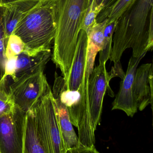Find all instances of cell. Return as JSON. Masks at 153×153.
I'll return each mask as SVG.
<instances>
[{"mask_svg": "<svg viewBox=\"0 0 153 153\" xmlns=\"http://www.w3.org/2000/svg\"><path fill=\"white\" fill-rule=\"evenodd\" d=\"M153 1L137 0L117 21L109 59L114 64L120 62L128 48H132L134 58L146 55L152 50Z\"/></svg>", "mask_w": 153, "mask_h": 153, "instance_id": "cell-1", "label": "cell"}, {"mask_svg": "<svg viewBox=\"0 0 153 153\" xmlns=\"http://www.w3.org/2000/svg\"><path fill=\"white\" fill-rule=\"evenodd\" d=\"M92 0H56V30L52 59L66 81L69 77L78 36Z\"/></svg>", "mask_w": 153, "mask_h": 153, "instance_id": "cell-2", "label": "cell"}, {"mask_svg": "<svg viewBox=\"0 0 153 153\" xmlns=\"http://www.w3.org/2000/svg\"><path fill=\"white\" fill-rule=\"evenodd\" d=\"M56 30V0H42L24 14L13 34L25 44L23 53L34 55L51 50Z\"/></svg>", "mask_w": 153, "mask_h": 153, "instance_id": "cell-3", "label": "cell"}, {"mask_svg": "<svg viewBox=\"0 0 153 153\" xmlns=\"http://www.w3.org/2000/svg\"><path fill=\"white\" fill-rule=\"evenodd\" d=\"M44 70L19 76L9 87V94L15 106L23 112L33 109L51 89Z\"/></svg>", "mask_w": 153, "mask_h": 153, "instance_id": "cell-4", "label": "cell"}, {"mask_svg": "<svg viewBox=\"0 0 153 153\" xmlns=\"http://www.w3.org/2000/svg\"><path fill=\"white\" fill-rule=\"evenodd\" d=\"M25 112L14 111L0 117V153H22Z\"/></svg>", "mask_w": 153, "mask_h": 153, "instance_id": "cell-5", "label": "cell"}, {"mask_svg": "<svg viewBox=\"0 0 153 153\" xmlns=\"http://www.w3.org/2000/svg\"><path fill=\"white\" fill-rule=\"evenodd\" d=\"M106 63H99L93 69L88 84L89 104L93 129L95 132L100 122L105 94L110 88V79Z\"/></svg>", "mask_w": 153, "mask_h": 153, "instance_id": "cell-6", "label": "cell"}, {"mask_svg": "<svg viewBox=\"0 0 153 153\" xmlns=\"http://www.w3.org/2000/svg\"><path fill=\"white\" fill-rule=\"evenodd\" d=\"M22 153H52L43 121L35 108L25 113Z\"/></svg>", "mask_w": 153, "mask_h": 153, "instance_id": "cell-7", "label": "cell"}, {"mask_svg": "<svg viewBox=\"0 0 153 153\" xmlns=\"http://www.w3.org/2000/svg\"><path fill=\"white\" fill-rule=\"evenodd\" d=\"M35 108L43 121L52 153H65V148L56 115L51 89L42 97Z\"/></svg>", "mask_w": 153, "mask_h": 153, "instance_id": "cell-8", "label": "cell"}, {"mask_svg": "<svg viewBox=\"0 0 153 153\" xmlns=\"http://www.w3.org/2000/svg\"><path fill=\"white\" fill-rule=\"evenodd\" d=\"M146 55L138 58L131 56L124 79L120 82L119 91L112 103V110L123 111L128 116L134 117L137 109L133 94V85L136 71L140 61Z\"/></svg>", "mask_w": 153, "mask_h": 153, "instance_id": "cell-9", "label": "cell"}, {"mask_svg": "<svg viewBox=\"0 0 153 153\" xmlns=\"http://www.w3.org/2000/svg\"><path fill=\"white\" fill-rule=\"evenodd\" d=\"M133 94L139 111H143L149 104L153 110L152 64H144L137 69L133 82Z\"/></svg>", "mask_w": 153, "mask_h": 153, "instance_id": "cell-10", "label": "cell"}, {"mask_svg": "<svg viewBox=\"0 0 153 153\" xmlns=\"http://www.w3.org/2000/svg\"><path fill=\"white\" fill-rule=\"evenodd\" d=\"M87 45V33L84 30H81L69 77L66 82L68 90H78L82 82L86 70Z\"/></svg>", "mask_w": 153, "mask_h": 153, "instance_id": "cell-11", "label": "cell"}, {"mask_svg": "<svg viewBox=\"0 0 153 153\" xmlns=\"http://www.w3.org/2000/svg\"><path fill=\"white\" fill-rule=\"evenodd\" d=\"M53 91L57 93L61 102L67 107L71 123L77 128L82 114L81 95L80 90L67 89L64 78L58 76L55 73Z\"/></svg>", "mask_w": 153, "mask_h": 153, "instance_id": "cell-12", "label": "cell"}, {"mask_svg": "<svg viewBox=\"0 0 153 153\" xmlns=\"http://www.w3.org/2000/svg\"><path fill=\"white\" fill-rule=\"evenodd\" d=\"M54 106L66 151L79 146L78 136L70 120L68 109L62 103L57 92L52 91Z\"/></svg>", "mask_w": 153, "mask_h": 153, "instance_id": "cell-13", "label": "cell"}, {"mask_svg": "<svg viewBox=\"0 0 153 153\" xmlns=\"http://www.w3.org/2000/svg\"><path fill=\"white\" fill-rule=\"evenodd\" d=\"M39 1L37 0H12L4 2L5 34L7 39L24 14Z\"/></svg>", "mask_w": 153, "mask_h": 153, "instance_id": "cell-14", "label": "cell"}, {"mask_svg": "<svg viewBox=\"0 0 153 153\" xmlns=\"http://www.w3.org/2000/svg\"><path fill=\"white\" fill-rule=\"evenodd\" d=\"M52 55L51 50L42 51L36 54L29 55L23 53L19 55L16 60L15 78L41 69L45 70Z\"/></svg>", "mask_w": 153, "mask_h": 153, "instance_id": "cell-15", "label": "cell"}, {"mask_svg": "<svg viewBox=\"0 0 153 153\" xmlns=\"http://www.w3.org/2000/svg\"><path fill=\"white\" fill-rule=\"evenodd\" d=\"M137 0H116L109 7L102 10L97 18V22L107 19V23L116 21L120 16L130 9Z\"/></svg>", "mask_w": 153, "mask_h": 153, "instance_id": "cell-16", "label": "cell"}, {"mask_svg": "<svg viewBox=\"0 0 153 153\" xmlns=\"http://www.w3.org/2000/svg\"><path fill=\"white\" fill-rule=\"evenodd\" d=\"M5 2L0 1V82L4 76L6 58L5 49L8 39L5 34Z\"/></svg>", "mask_w": 153, "mask_h": 153, "instance_id": "cell-17", "label": "cell"}, {"mask_svg": "<svg viewBox=\"0 0 153 153\" xmlns=\"http://www.w3.org/2000/svg\"><path fill=\"white\" fill-rule=\"evenodd\" d=\"M116 21L106 23L104 31V39L102 49L99 53V63H106L110 59L113 41V34L116 27Z\"/></svg>", "mask_w": 153, "mask_h": 153, "instance_id": "cell-18", "label": "cell"}, {"mask_svg": "<svg viewBox=\"0 0 153 153\" xmlns=\"http://www.w3.org/2000/svg\"><path fill=\"white\" fill-rule=\"evenodd\" d=\"M26 46L20 38L12 34L8 39L5 49L6 58L18 56L25 51Z\"/></svg>", "mask_w": 153, "mask_h": 153, "instance_id": "cell-19", "label": "cell"}, {"mask_svg": "<svg viewBox=\"0 0 153 153\" xmlns=\"http://www.w3.org/2000/svg\"><path fill=\"white\" fill-rule=\"evenodd\" d=\"M15 105L6 89V85L0 84V117L14 111Z\"/></svg>", "mask_w": 153, "mask_h": 153, "instance_id": "cell-20", "label": "cell"}, {"mask_svg": "<svg viewBox=\"0 0 153 153\" xmlns=\"http://www.w3.org/2000/svg\"><path fill=\"white\" fill-rule=\"evenodd\" d=\"M103 9L102 4L94 7L90 5L88 11L84 19L81 30H84L87 33L91 28L97 23V17Z\"/></svg>", "mask_w": 153, "mask_h": 153, "instance_id": "cell-21", "label": "cell"}, {"mask_svg": "<svg viewBox=\"0 0 153 153\" xmlns=\"http://www.w3.org/2000/svg\"><path fill=\"white\" fill-rule=\"evenodd\" d=\"M17 56L7 58V60H6V64H5V72H4V76L1 81H7L8 76L11 77L12 79L13 80V81L16 79L15 74V71H16Z\"/></svg>", "mask_w": 153, "mask_h": 153, "instance_id": "cell-22", "label": "cell"}, {"mask_svg": "<svg viewBox=\"0 0 153 153\" xmlns=\"http://www.w3.org/2000/svg\"><path fill=\"white\" fill-rule=\"evenodd\" d=\"M65 153H100L95 147H89L78 146L66 151Z\"/></svg>", "mask_w": 153, "mask_h": 153, "instance_id": "cell-23", "label": "cell"}, {"mask_svg": "<svg viewBox=\"0 0 153 153\" xmlns=\"http://www.w3.org/2000/svg\"><path fill=\"white\" fill-rule=\"evenodd\" d=\"M109 73L110 80L115 76H119L123 80L125 75L120 62L114 64V66L112 67L111 71Z\"/></svg>", "mask_w": 153, "mask_h": 153, "instance_id": "cell-24", "label": "cell"}, {"mask_svg": "<svg viewBox=\"0 0 153 153\" xmlns=\"http://www.w3.org/2000/svg\"><path fill=\"white\" fill-rule=\"evenodd\" d=\"M116 1V0H104L102 3L103 5V9L102 10H105L109 7Z\"/></svg>", "mask_w": 153, "mask_h": 153, "instance_id": "cell-25", "label": "cell"}, {"mask_svg": "<svg viewBox=\"0 0 153 153\" xmlns=\"http://www.w3.org/2000/svg\"><path fill=\"white\" fill-rule=\"evenodd\" d=\"M104 0H92L90 6L93 7H96L99 6L100 4H102Z\"/></svg>", "mask_w": 153, "mask_h": 153, "instance_id": "cell-26", "label": "cell"}, {"mask_svg": "<svg viewBox=\"0 0 153 153\" xmlns=\"http://www.w3.org/2000/svg\"><path fill=\"white\" fill-rule=\"evenodd\" d=\"M11 1H12V0H0V1L7 2Z\"/></svg>", "mask_w": 153, "mask_h": 153, "instance_id": "cell-27", "label": "cell"}, {"mask_svg": "<svg viewBox=\"0 0 153 153\" xmlns=\"http://www.w3.org/2000/svg\"><path fill=\"white\" fill-rule=\"evenodd\" d=\"M37 1H42V0H37Z\"/></svg>", "mask_w": 153, "mask_h": 153, "instance_id": "cell-28", "label": "cell"}, {"mask_svg": "<svg viewBox=\"0 0 153 153\" xmlns=\"http://www.w3.org/2000/svg\"></svg>", "mask_w": 153, "mask_h": 153, "instance_id": "cell-29", "label": "cell"}]
</instances>
